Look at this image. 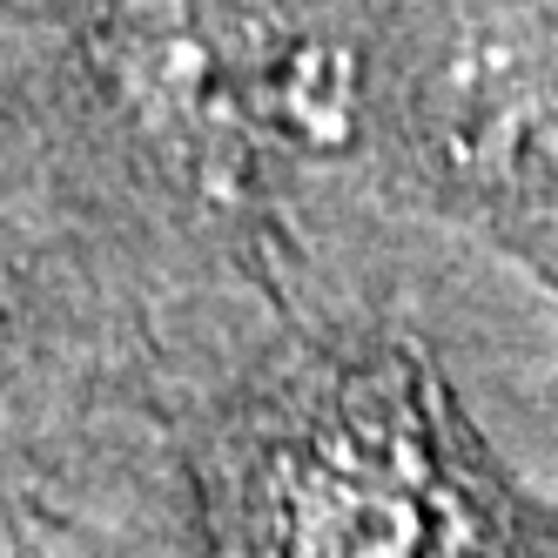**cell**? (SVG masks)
<instances>
[{"label":"cell","instance_id":"obj_2","mask_svg":"<svg viewBox=\"0 0 558 558\" xmlns=\"http://www.w3.org/2000/svg\"><path fill=\"white\" fill-rule=\"evenodd\" d=\"M384 0H0V356L256 283L377 195Z\"/></svg>","mask_w":558,"mask_h":558},{"label":"cell","instance_id":"obj_3","mask_svg":"<svg viewBox=\"0 0 558 558\" xmlns=\"http://www.w3.org/2000/svg\"><path fill=\"white\" fill-rule=\"evenodd\" d=\"M371 182L558 290V0H384Z\"/></svg>","mask_w":558,"mask_h":558},{"label":"cell","instance_id":"obj_1","mask_svg":"<svg viewBox=\"0 0 558 558\" xmlns=\"http://www.w3.org/2000/svg\"><path fill=\"white\" fill-rule=\"evenodd\" d=\"M0 558H558V290L350 195L256 283L0 356Z\"/></svg>","mask_w":558,"mask_h":558}]
</instances>
